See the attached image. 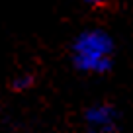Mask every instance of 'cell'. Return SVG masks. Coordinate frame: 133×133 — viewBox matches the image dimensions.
I'll list each match as a JSON object with an SVG mask.
<instances>
[{
    "instance_id": "1",
    "label": "cell",
    "mask_w": 133,
    "mask_h": 133,
    "mask_svg": "<svg viewBox=\"0 0 133 133\" xmlns=\"http://www.w3.org/2000/svg\"><path fill=\"white\" fill-rule=\"evenodd\" d=\"M114 39L100 28L78 33L72 41V63L80 72L106 75L114 66Z\"/></svg>"
},
{
    "instance_id": "2",
    "label": "cell",
    "mask_w": 133,
    "mask_h": 133,
    "mask_svg": "<svg viewBox=\"0 0 133 133\" xmlns=\"http://www.w3.org/2000/svg\"><path fill=\"white\" fill-rule=\"evenodd\" d=\"M117 110L112 104H94L84 112L88 133H117Z\"/></svg>"
},
{
    "instance_id": "3",
    "label": "cell",
    "mask_w": 133,
    "mask_h": 133,
    "mask_svg": "<svg viewBox=\"0 0 133 133\" xmlns=\"http://www.w3.org/2000/svg\"><path fill=\"white\" fill-rule=\"evenodd\" d=\"M31 84H33V78L29 75H18L16 78L12 80V88H14V90H20V92L22 90H28Z\"/></svg>"
},
{
    "instance_id": "4",
    "label": "cell",
    "mask_w": 133,
    "mask_h": 133,
    "mask_svg": "<svg viewBox=\"0 0 133 133\" xmlns=\"http://www.w3.org/2000/svg\"><path fill=\"white\" fill-rule=\"evenodd\" d=\"M84 4H88V6H102V4H106L108 0H82Z\"/></svg>"
}]
</instances>
